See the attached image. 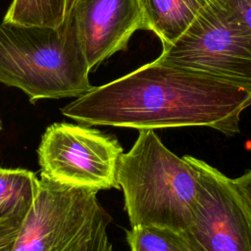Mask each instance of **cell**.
<instances>
[{"label":"cell","mask_w":251,"mask_h":251,"mask_svg":"<svg viewBox=\"0 0 251 251\" xmlns=\"http://www.w3.org/2000/svg\"><path fill=\"white\" fill-rule=\"evenodd\" d=\"M251 93L237 85L157 59L101 86H93L61 109L88 126L138 130L208 126L227 136L239 131Z\"/></svg>","instance_id":"obj_1"},{"label":"cell","mask_w":251,"mask_h":251,"mask_svg":"<svg viewBox=\"0 0 251 251\" xmlns=\"http://www.w3.org/2000/svg\"><path fill=\"white\" fill-rule=\"evenodd\" d=\"M90 71L69 12L58 27L0 23V82L30 102L85 94Z\"/></svg>","instance_id":"obj_2"},{"label":"cell","mask_w":251,"mask_h":251,"mask_svg":"<svg viewBox=\"0 0 251 251\" xmlns=\"http://www.w3.org/2000/svg\"><path fill=\"white\" fill-rule=\"evenodd\" d=\"M125 210L131 226L151 225L182 231L188 226L198 190L196 169L176 156L152 129L139 130L118 169Z\"/></svg>","instance_id":"obj_3"},{"label":"cell","mask_w":251,"mask_h":251,"mask_svg":"<svg viewBox=\"0 0 251 251\" xmlns=\"http://www.w3.org/2000/svg\"><path fill=\"white\" fill-rule=\"evenodd\" d=\"M158 61L201 73L251 93V32L222 1L210 0Z\"/></svg>","instance_id":"obj_4"},{"label":"cell","mask_w":251,"mask_h":251,"mask_svg":"<svg viewBox=\"0 0 251 251\" xmlns=\"http://www.w3.org/2000/svg\"><path fill=\"white\" fill-rule=\"evenodd\" d=\"M96 193L40 176L38 193L13 251H78L109 218Z\"/></svg>","instance_id":"obj_5"},{"label":"cell","mask_w":251,"mask_h":251,"mask_svg":"<svg viewBox=\"0 0 251 251\" xmlns=\"http://www.w3.org/2000/svg\"><path fill=\"white\" fill-rule=\"evenodd\" d=\"M123 154L115 136L67 123L49 126L37 148L40 176L96 192L120 187L118 169Z\"/></svg>","instance_id":"obj_6"},{"label":"cell","mask_w":251,"mask_h":251,"mask_svg":"<svg viewBox=\"0 0 251 251\" xmlns=\"http://www.w3.org/2000/svg\"><path fill=\"white\" fill-rule=\"evenodd\" d=\"M184 156L198 175L192 217L181 231L190 251H251V206L233 178Z\"/></svg>","instance_id":"obj_7"},{"label":"cell","mask_w":251,"mask_h":251,"mask_svg":"<svg viewBox=\"0 0 251 251\" xmlns=\"http://www.w3.org/2000/svg\"><path fill=\"white\" fill-rule=\"evenodd\" d=\"M69 13L91 71L147 29L139 0H72Z\"/></svg>","instance_id":"obj_8"},{"label":"cell","mask_w":251,"mask_h":251,"mask_svg":"<svg viewBox=\"0 0 251 251\" xmlns=\"http://www.w3.org/2000/svg\"><path fill=\"white\" fill-rule=\"evenodd\" d=\"M210 0H139L146 28L163 47L174 43L192 24Z\"/></svg>","instance_id":"obj_9"},{"label":"cell","mask_w":251,"mask_h":251,"mask_svg":"<svg viewBox=\"0 0 251 251\" xmlns=\"http://www.w3.org/2000/svg\"><path fill=\"white\" fill-rule=\"evenodd\" d=\"M39 178L25 169L0 168V222L25 219L38 193Z\"/></svg>","instance_id":"obj_10"},{"label":"cell","mask_w":251,"mask_h":251,"mask_svg":"<svg viewBox=\"0 0 251 251\" xmlns=\"http://www.w3.org/2000/svg\"><path fill=\"white\" fill-rule=\"evenodd\" d=\"M72 0H13L3 22L58 27L66 20Z\"/></svg>","instance_id":"obj_11"},{"label":"cell","mask_w":251,"mask_h":251,"mask_svg":"<svg viewBox=\"0 0 251 251\" xmlns=\"http://www.w3.org/2000/svg\"><path fill=\"white\" fill-rule=\"evenodd\" d=\"M130 251H190L181 231L138 225L126 231Z\"/></svg>","instance_id":"obj_12"},{"label":"cell","mask_w":251,"mask_h":251,"mask_svg":"<svg viewBox=\"0 0 251 251\" xmlns=\"http://www.w3.org/2000/svg\"><path fill=\"white\" fill-rule=\"evenodd\" d=\"M110 218L104 220L95 229L92 236L79 248L78 251H113V246L109 240L107 226Z\"/></svg>","instance_id":"obj_13"},{"label":"cell","mask_w":251,"mask_h":251,"mask_svg":"<svg viewBox=\"0 0 251 251\" xmlns=\"http://www.w3.org/2000/svg\"><path fill=\"white\" fill-rule=\"evenodd\" d=\"M24 220L9 219L0 222V251H13Z\"/></svg>","instance_id":"obj_14"},{"label":"cell","mask_w":251,"mask_h":251,"mask_svg":"<svg viewBox=\"0 0 251 251\" xmlns=\"http://www.w3.org/2000/svg\"><path fill=\"white\" fill-rule=\"evenodd\" d=\"M251 32V0H222Z\"/></svg>","instance_id":"obj_15"},{"label":"cell","mask_w":251,"mask_h":251,"mask_svg":"<svg viewBox=\"0 0 251 251\" xmlns=\"http://www.w3.org/2000/svg\"><path fill=\"white\" fill-rule=\"evenodd\" d=\"M237 188L251 206V168L240 176L233 178Z\"/></svg>","instance_id":"obj_16"},{"label":"cell","mask_w":251,"mask_h":251,"mask_svg":"<svg viewBox=\"0 0 251 251\" xmlns=\"http://www.w3.org/2000/svg\"><path fill=\"white\" fill-rule=\"evenodd\" d=\"M1 127H2V125H1V120H0V129H1Z\"/></svg>","instance_id":"obj_17"}]
</instances>
